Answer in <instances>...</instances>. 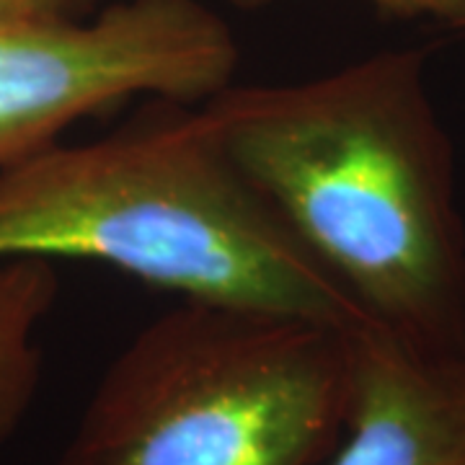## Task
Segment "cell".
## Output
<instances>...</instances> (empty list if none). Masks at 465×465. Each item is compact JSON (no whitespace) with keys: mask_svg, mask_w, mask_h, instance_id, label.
I'll list each match as a JSON object with an SVG mask.
<instances>
[{"mask_svg":"<svg viewBox=\"0 0 465 465\" xmlns=\"http://www.w3.org/2000/svg\"><path fill=\"white\" fill-rule=\"evenodd\" d=\"M85 259L179 300L362 321L225 153L204 104L150 99L109 134L0 166V264Z\"/></svg>","mask_w":465,"mask_h":465,"instance_id":"2","label":"cell"},{"mask_svg":"<svg viewBox=\"0 0 465 465\" xmlns=\"http://www.w3.org/2000/svg\"><path fill=\"white\" fill-rule=\"evenodd\" d=\"M96 11V0H0V26L81 18Z\"/></svg>","mask_w":465,"mask_h":465,"instance_id":"8","label":"cell"},{"mask_svg":"<svg viewBox=\"0 0 465 465\" xmlns=\"http://www.w3.org/2000/svg\"><path fill=\"white\" fill-rule=\"evenodd\" d=\"M463 32H465V26H463Z\"/></svg>","mask_w":465,"mask_h":465,"instance_id":"9","label":"cell"},{"mask_svg":"<svg viewBox=\"0 0 465 465\" xmlns=\"http://www.w3.org/2000/svg\"><path fill=\"white\" fill-rule=\"evenodd\" d=\"M204 112L241 176L370 323L424 351L465 349V220L427 52L231 84Z\"/></svg>","mask_w":465,"mask_h":465,"instance_id":"1","label":"cell"},{"mask_svg":"<svg viewBox=\"0 0 465 465\" xmlns=\"http://www.w3.org/2000/svg\"><path fill=\"white\" fill-rule=\"evenodd\" d=\"M351 409L323 465H465V349L424 351L362 318Z\"/></svg>","mask_w":465,"mask_h":465,"instance_id":"5","label":"cell"},{"mask_svg":"<svg viewBox=\"0 0 465 465\" xmlns=\"http://www.w3.org/2000/svg\"><path fill=\"white\" fill-rule=\"evenodd\" d=\"M241 8H264L274 0H231ZM381 14L396 18H432L455 29L465 26V0H370Z\"/></svg>","mask_w":465,"mask_h":465,"instance_id":"7","label":"cell"},{"mask_svg":"<svg viewBox=\"0 0 465 465\" xmlns=\"http://www.w3.org/2000/svg\"><path fill=\"white\" fill-rule=\"evenodd\" d=\"M349 409V329L179 300L101 372L57 465H321Z\"/></svg>","mask_w":465,"mask_h":465,"instance_id":"3","label":"cell"},{"mask_svg":"<svg viewBox=\"0 0 465 465\" xmlns=\"http://www.w3.org/2000/svg\"><path fill=\"white\" fill-rule=\"evenodd\" d=\"M241 47L204 0H114L81 18L0 26V166L133 99L204 104Z\"/></svg>","mask_w":465,"mask_h":465,"instance_id":"4","label":"cell"},{"mask_svg":"<svg viewBox=\"0 0 465 465\" xmlns=\"http://www.w3.org/2000/svg\"><path fill=\"white\" fill-rule=\"evenodd\" d=\"M57 298V277L47 259L0 264V442L11 440L32 409L42 354L36 331Z\"/></svg>","mask_w":465,"mask_h":465,"instance_id":"6","label":"cell"}]
</instances>
